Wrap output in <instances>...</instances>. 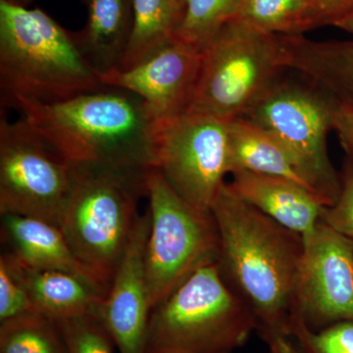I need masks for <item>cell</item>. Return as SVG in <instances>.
Returning <instances> with one entry per match:
<instances>
[{"label": "cell", "mask_w": 353, "mask_h": 353, "mask_svg": "<svg viewBox=\"0 0 353 353\" xmlns=\"http://www.w3.org/2000/svg\"><path fill=\"white\" fill-rule=\"evenodd\" d=\"M4 1L14 4V6L28 7L32 3V0H4Z\"/></svg>", "instance_id": "4dcf8cb0"}, {"label": "cell", "mask_w": 353, "mask_h": 353, "mask_svg": "<svg viewBox=\"0 0 353 353\" xmlns=\"http://www.w3.org/2000/svg\"><path fill=\"white\" fill-rule=\"evenodd\" d=\"M0 260L24 288L34 309L51 319L85 314L105 299L99 290L73 274L32 268L6 252L1 253Z\"/></svg>", "instance_id": "2e32d148"}, {"label": "cell", "mask_w": 353, "mask_h": 353, "mask_svg": "<svg viewBox=\"0 0 353 353\" xmlns=\"http://www.w3.org/2000/svg\"><path fill=\"white\" fill-rule=\"evenodd\" d=\"M331 25L353 36V9L332 21Z\"/></svg>", "instance_id": "f546056e"}, {"label": "cell", "mask_w": 353, "mask_h": 353, "mask_svg": "<svg viewBox=\"0 0 353 353\" xmlns=\"http://www.w3.org/2000/svg\"><path fill=\"white\" fill-rule=\"evenodd\" d=\"M285 67L294 70L331 97L353 108V41H317L303 36H280Z\"/></svg>", "instance_id": "e0dca14e"}, {"label": "cell", "mask_w": 353, "mask_h": 353, "mask_svg": "<svg viewBox=\"0 0 353 353\" xmlns=\"http://www.w3.org/2000/svg\"><path fill=\"white\" fill-rule=\"evenodd\" d=\"M333 131L338 134L345 152L353 157V108L336 103Z\"/></svg>", "instance_id": "83f0119b"}, {"label": "cell", "mask_w": 353, "mask_h": 353, "mask_svg": "<svg viewBox=\"0 0 353 353\" xmlns=\"http://www.w3.org/2000/svg\"><path fill=\"white\" fill-rule=\"evenodd\" d=\"M73 167V183L58 227L83 265L110 289L145 196V173Z\"/></svg>", "instance_id": "5b68a950"}, {"label": "cell", "mask_w": 353, "mask_h": 353, "mask_svg": "<svg viewBox=\"0 0 353 353\" xmlns=\"http://www.w3.org/2000/svg\"><path fill=\"white\" fill-rule=\"evenodd\" d=\"M73 183V167L23 118L0 119V214L59 224Z\"/></svg>", "instance_id": "9c48e42d"}, {"label": "cell", "mask_w": 353, "mask_h": 353, "mask_svg": "<svg viewBox=\"0 0 353 353\" xmlns=\"http://www.w3.org/2000/svg\"><path fill=\"white\" fill-rule=\"evenodd\" d=\"M238 0H183L174 38L199 50L214 38L234 15Z\"/></svg>", "instance_id": "603a6c76"}, {"label": "cell", "mask_w": 353, "mask_h": 353, "mask_svg": "<svg viewBox=\"0 0 353 353\" xmlns=\"http://www.w3.org/2000/svg\"><path fill=\"white\" fill-rule=\"evenodd\" d=\"M202 51L174 38L152 57L128 69L99 73L104 87L122 88L141 97L155 121L189 108L201 69Z\"/></svg>", "instance_id": "7c38bea8"}, {"label": "cell", "mask_w": 353, "mask_h": 353, "mask_svg": "<svg viewBox=\"0 0 353 353\" xmlns=\"http://www.w3.org/2000/svg\"><path fill=\"white\" fill-rule=\"evenodd\" d=\"M320 221L334 231L353 239V161L345 165L338 199L332 205L323 208Z\"/></svg>", "instance_id": "484cf974"}, {"label": "cell", "mask_w": 353, "mask_h": 353, "mask_svg": "<svg viewBox=\"0 0 353 353\" xmlns=\"http://www.w3.org/2000/svg\"><path fill=\"white\" fill-rule=\"evenodd\" d=\"M150 212L139 215L101 303L102 322L119 353H145L152 305L145 270Z\"/></svg>", "instance_id": "4fadbf2b"}, {"label": "cell", "mask_w": 353, "mask_h": 353, "mask_svg": "<svg viewBox=\"0 0 353 353\" xmlns=\"http://www.w3.org/2000/svg\"><path fill=\"white\" fill-rule=\"evenodd\" d=\"M301 236L292 320L311 330L353 322V239L322 221Z\"/></svg>", "instance_id": "8fae6325"}, {"label": "cell", "mask_w": 353, "mask_h": 353, "mask_svg": "<svg viewBox=\"0 0 353 353\" xmlns=\"http://www.w3.org/2000/svg\"><path fill=\"white\" fill-rule=\"evenodd\" d=\"M182 1L183 2V0H182Z\"/></svg>", "instance_id": "d6a6232c"}, {"label": "cell", "mask_w": 353, "mask_h": 353, "mask_svg": "<svg viewBox=\"0 0 353 353\" xmlns=\"http://www.w3.org/2000/svg\"><path fill=\"white\" fill-rule=\"evenodd\" d=\"M3 252L28 266L73 274L106 296L108 290L76 256L57 225L38 218L1 214Z\"/></svg>", "instance_id": "5bb4252c"}, {"label": "cell", "mask_w": 353, "mask_h": 353, "mask_svg": "<svg viewBox=\"0 0 353 353\" xmlns=\"http://www.w3.org/2000/svg\"><path fill=\"white\" fill-rule=\"evenodd\" d=\"M154 168L183 201L210 211L229 171L228 121L185 112L155 121Z\"/></svg>", "instance_id": "30bf717a"}, {"label": "cell", "mask_w": 353, "mask_h": 353, "mask_svg": "<svg viewBox=\"0 0 353 353\" xmlns=\"http://www.w3.org/2000/svg\"><path fill=\"white\" fill-rule=\"evenodd\" d=\"M183 13L182 0H134V23L118 69H128L173 41Z\"/></svg>", "instance_id": "44dd1931"}, {"label": "cell", "mask_w": 353, "mask_h": 353, "mask_svg": "<svg viewBox=\"0 0 353 353\" xmlns=\"http://www.w3.org/2000/svg\"><path fill=\"white\" fill-rule=\"evenodd\" d=\"M255 331L252 310L213 260L152 308L145 353H234Z\"/></svg>", "instance_id": "277c9868"}, {"label": "cell", "mask_w": 353, "mask_h": 353, "mask_svg": "<svg viewBox=\"0 0 353 353\" xmlns=\"http://www.w3.org/2000/svg\"><path fill=\"white\" fill-rule=\"evenodd\" d=\"M229 183L236 196L294 233L303 234L320 222L323 203L319 197L296 183L248 171L232 174Z\"/></svg>", "instance_id": "9a60e30c"}, {"label": "cell", "mask_w": 353, "mask_h": 353, "mask_svg": "<svg viewBox=\"0 0 353 353\" xmlns=\"http://www.w3.org/2000/svg\"><path fill=\"white\" fill-rule=\"evenodd\" d=\"M292 336L303 353H353V322L343 321L311 330L301 320L292 323Z\"/></svg>", "instance_id": "d4e9b609"}, {"label": "cell", "mask_w": 353, "mask_h": 353, "mask_svg": "<svg viewBox=\"0 0 353 353\" xmlns=\"http://www.w3.org/2000/svg\"><path fill=\"white\" fill-rule=\"evenodd\" d=\"M231 19L279 36H301L331 24L328 0H238Z\"/></svg>", "instance_id": "ffe728a7"}, {"label": "cell", "mask_w": 353, "mask_h": 353, "mask_svg": "<svg viewBox=\"0 0 353 353\" xmlns=\"http://www.w3.org/2000/svg\"><path fill=\"white\" fill-rule=\"evenodd\" d=\"M83 2H85V0H82Z\"/></svg>", "instance_id": "1f68e13d"}, {"label": "cell", "mask_w": 353, "mask_h": 353, "mask_svg": "<svg viewBox=\"0 0 353 353\" xmlns=\"http://www.w3.org/2000/svg\"><path fill=\"white\" fill-rule=\"evenodd\" d=\"M218 234V268L250 307L261 338L292 336L294 288L303 252L301 234L220 188L210 209Z\"/></svg>", "instance_id": "6da1fadb"}, {"label": "cell", "mask_w": 353, "mask_h": 353, "mask_svg": "<svg viewBox=\"0 0 353 353\" xmlns=\"http://www.w3.org/2000/svg\"><path fill=\"white\" fill-rule=\"evenodd\" d=\"M150 231L145 270L152 310L202 265L217 259L219 234L211 211L183 201L155 168L145 175Z\"/></svg>", "instance_id": "ba28073f"}, {"label": "cell", "mask_w": 353, "mask_h": 353, "mask_svg": "<svg viewBox=\"0 0 353 353\" xmlns=\"http://www.w3.org/2000/svg\"><path fill=\"white\" fill-rule=\"evenodd\" d=\"M36 311L24 288L0 260V323Z\"/></svg>", "instance_id": "4316f807"}, {"label": "cell", "mask_w": 353, "mask_h": 353, "mask_svg": "<svg viewBox=\"0 0 353 353\" xmlns=\"http://www.w3.org/2000/svg\"><path fill=\"white\" fill-rule=\"evenodd\" d=\"M88 18L73 32L83 57L99 73L118 68L126 52L134 23V0H85Z\"/></svg>", "instance_id": "ac0fdd59"}, {"label": "cell", "mask_w": 353, "mask_h": 353, "mask_svg": "<svg viewBox=\"0 0 353 353\" xmlns=\"http://www.w3.org/2000/svg\"><path fill=\"white\" fill-rule=\"evenodd\" d=\"M328 2L333 20L353 9V0H328Z\"/></svg>", "instance_id": "f1b7e54d"}, {"label": "cell", "mask_w": 353, "mask_h": 353, "mask_svg": "<svg viewBox=\"0 0 353 353\" xmlns=\"http://www.w3.org/2000/svg\"><path fill=\"white\" fill-rule=\"evenodd\" d=\"M285 69L279 34L230 19L202 50L199 78L185 112L225 121L241 117Z\"/></svg>", "instance_id": "8992f818"}, {"label": "cell", "mask_w": 353, "mask_h": 353, "mask_svg": "<svg viewBox=\"0 0 353 353\" xmlns=\"http://www.w3.org/2000/svg\"><path fill=\"white\" fill-rule=\"evenodd\" d=\"M101 305L85 314L55 320L69 353H113L115 345L102 322Z\"/></svg>", "instance_id": "cb8c5ba5"}, {"label": "cell", "mask_w": 353, "mask_h": 353, "mask_svg": "<svg viewBox=\"0 0 353 353\" xmlns=\"http://www.w3.org/2000/svg\"><path fill=\"white\" fill-rule=\"evenodd\" d=\"M228 134L230 174L248 171L278 176L296 183L319 197L297 170L284 148L250 120L238 117L228 121Z\"/></svg>", "instance_id": "d6986e66"}, {"label": "cell", "mask_w": 353, "mask_h": 353, "mask_svg": "<svg viewBox=\"0 0 353 353\" xmlns=\"http://www.w3.org/2000/svg\"><path fill=\"white\" fill-rule=\"evenodd\" d=\"M22 118L72 166L145 173L154 168V125L145 101L104 87L66 101H22Z\"/></svg>", "instance_id": "7a4b0ae2"}, {"label": "cell", "mask_w": 353, "mask_h": 353, "mask_svg": "<svg viewBox=\"0 0 353 353\" xmlns=\"http://www.w3.org/2000/svg\"><path fill=\"white\" fill-rule=\"evenodd\" d=\"M336 108V102L315 85L277 80L241 116L284 148L326 206L334 203L341 190L328 150Z\"/></svg>", "instance_id": "52a82bcc"}, {"label": "cell", "mask_w": 353, "mask_h": 353, "mask_svg": "<svg viewBox=\"0 0 353 353\" xmlns=\"http://www.w3.org/2000/svg\"><path fill=\"white\" fill-rule=\"evenodd\" d=\"M104 88L73 32L39 8L0 0L1 108L53 103Z\"/></svg>", "instance_id": "3957f363"}, {"label": "cell", "mask_w": 353, "mask_h": 353, "mask_svg": "<svg viewBox=\"0 0 353 353\" xmlns=\"http://www.w3.org/2000/svg\"><path fill=\"white\" fill-rule=\"evenodd\" d=\"M0 353H69L57 321L32 312L0 323Z\"/></svg>", "instance_id": "7402d4cb"}]
</instances>
